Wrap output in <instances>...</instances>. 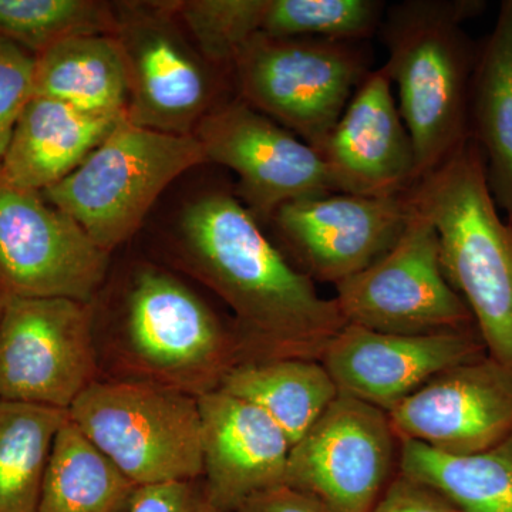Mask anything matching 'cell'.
Masks as SVG:
<instances>
[{"instance_id": "obj_12", "label": "cell", "mask_w": 512, "mask_h": 512, "mask_svg": "<svg viewBox=\"0 0 512 512\" xmlns=\"http://www.w3.org/2000/svg\"><path fill=\"white\" fill-rule=\"evenodd\" d=\"M397 441L386 412L339 394L293 444L284 485L325 512H372L392 483Z\"/></svg>"}, {"instance_id": "obj_17", "label": "cell", "mask_w": 512, "mask_h": 512, "mask_svg": "<svg viewBox=\"0 0 512 512\" xmlns=\"http://www.w3.org/2000/svg\"><path fill=\"white\" fill-rule=\"evenodd\" d=\"M318 153L345 194L399 197L416 184L412 138L382 67L357 87Z\"/></svg>"}, {"instance_id": "obj_8", "label": "cell", "mask_w": 512, "mask_h": 512, "mask_svg": "<svg viewBox=\"0 0 512 512\" xmlns=\"http://www.w3.org/2000/svg\"><path fill=\"white\" fill-rule=\"evenodd\" d=\"M114 39L126 66V119L161 133L192 136L217 106L222 70L208 63L175 13V0L113 2Z\"/></svg>"}, {"instance_id": "obj_11", "label": "cell", "mask_w": 512, "mask_h": 512, "mask_svg": "<svg viewBox=\"0 0 512 512\" xmlns=\"http://www.w3.org/2000/svg\"><path fill=\"white\" fill-rule=\"evenodd\" d=\"M110 256L42 192L0 180V285L8 296L93 303Z\"/></svg>"}, {"instance_id": "obj_22", "label": "cell", "mask_w": 512, "mask_h": 512, "mask_svg": "<svg viewBox=\"0 0 512 512\" xmlns=\"http://www.w3.org/2000/svg\"><path fill=\"white\" fill-rule=\"evenodd\" d=\"M220 389L264 410L292 446L339 396L322 362L306 359L241 363L225 376Z\"/></svg>"}, {"instance_id": "obj_3", "label": "cell", "mask_w": 512, "mask_h": 512, "mask_svg": "<svg viewBox=\"0 0 512 512\" xmlns=\"http://www.w3.org/2000/svg\"><path fill=\"white\" fill-rule=\"evenodd\" d=\"M406 197L436 229L444 274L487 355L512 372V229L498 214L480 147L468 138Z\"/></svg>"}, {"instance_id": "obj_21", "label": "cell", "mask_w": 512, "mask_h": 512, "mask_svg": "<svg viewBox=\"0 0 512 512\" xmlns=\"http://www.w3.org/2000/svg\"><path fill=\"white\" fill-rule=\"evenodd\" d=\"M35 96L89 113L126 116L127 73L116 39L72 37L36 55Z\"/></svg>"}, {"instance_id": "obj_18", "label": "cell", "mask_w": 512, "mask_h": 512, "mask_svg": "<svg viewBox=\"0 0 512 512\" xmlns=\"http://www.w3.org/2000/svg\"><path fill=\"white\" fill-rule=\"evenodd\" d=\"M202 483L229 512L252 495L284 485L292 444L254 403L217 389L198 397Z\"/></svg>"}, {"instance_id": "obj_31", "label": "cell", "mask_w": 512, "mask_h": 512, "mask_svg": "<svg viewBox=\"0 0 512 512\" xmlns=\"http://www.w3.org/2000/svg\"><path fill=\"white\" fill-rule=\"evenodd\" d=\"M372 512H461L426 485L399 474L386 488Z\"/></svg>"}, {"instance_id": "obj_15", "label": "cell", "mask_w": 512, "mask_h": 512, "mask_svg": "<svg viewBox=\"0 0 512 512\" xmlns=\"http://www.w3.org/2000/svg\"><path fill=\"white\" fill-rule=\"evenodd\" d=\"M387 416L399 441L453 456L481 453L512 430V372L490 356L451 367Z\"/></svg>"}, {"instance_id": "obj_16", "label": "cell", "mask_w": 512, "mask_h": 512, "mask_svg": "<svg viewBox=\"0 0 512 512\" xmlns=\"http://www.w3.org/2000/svg\"><path fill=\"white\" fill-rule=\"evenodd\" d=\"M485 356L476 328L393 335L346 325L320 362L339 394L389 413L433 377Z\"/></svg>"}, {"instance_id": "obj_33", "label": "cell", "mask_w": 512, "mask_h": 512, "mask_svg": "<svg viewBox=\"0 0 512 512\" xmlns=\"http://www.w3.org/2000/svg\"><path fill=\"white\" fill-rule=\"evenodd\" d=\"M6 299H8V293L5 292L3 286L0 285V318H2L3 308H5Z\"/></svg>"}, {"instance_id": "obj_23", "label": "cell", "mask_w": 512, "mask_h": 512, "mask_svg": "<svg viewBox=\"0 0 512 512\" xmlns=\"http://www.w3.org/2000/svg\"><path fill=\"white\" fill-rule=\"evenodd\" d=\"M399 474L443 495L461 512H512V430L493 447L467 456L402 441Z\"/></svg>"}, {"instance_id": "obj_6", "label": "cell", "mask_w": 512, "mask_h": 512, "mask_svg": "<svg viewBox=\"0 0 512 512\" xmlns=\"http://www.w3.org/2000/svg\"><path fill=\"white\" fill-rule=\"evenodd\" d=\"M363 42L258 33L231 66L238 97L316 151L370 73Z\"/></svg>"}, {"instance_id": "obj_32", "label": "cell", "mask_w": 512, "mask_h": 512, "mask_svg": "<svg viewBox=\"0 0 512 512\" xmlns=\"http://www.w3.org/2000/svg\"><path fill=\"white\" fill-rule=\"evenodd\" d=\"M235 512H325L318 501L288 485H279L247 498Z\"/></svg>"}, {"instance_id": "obj_2", "label": "cell", "mask_w": 512, "mask_h": 512, "mask_svg": "<svg viewBox=\"0 0 512 512\" xmlns=\"http://www.w3.org/2000/svg\"><path fill=\"white\" fill-rule=\"evenodd\" d=\"M96 322V320H94ZM100 379L163 387L192 397L220 389L244 363L232 322L225 323L178 276L151 264L128 275L116 308L94 325Z\"/></svg>"}, {"instance_id": "obj_7", "label": "cell", "mask_w": 512, "mask_h": 512, "mask_svg": "<svg viewBox=\"0 0 512 512\" xmlns=\"http://www.w3.org/2000/svg\"><path fill=\"white\" fill-rule=\"evenodd\" d=\"M67 416L137 487L202 478L197 397L99 379L77 397Z\"/></svg>"}, {"instance_id": "obj_9", "label": "cell", "mask_w": 512, "mask_h": 512, "mask_svg": "<svg viewBox=\"0 0 512 512\" xmlns=\"http://www.w3.org/2000/svg\"><path fill=\"white\" fill-rule=\"evenodd\" d=\"M94 302L8 296L0 318V400L69 410L100 379Z\"/></svg>"}, {"instance_id": "obj_30", "label": "cell", "mask_w": 512, "mask_h": 512, "mask_svg": "<svg viewBox=\"0 0 512 512\" xmlns=\"http://www.w3.org/2000/svg\"><path fill=\"white\" fill-rule=\"evenodd\" d=\"M128 512H229L215 504L202 480L138 487Z\"/></svg>"}, {"instance_id": "obj_26", "label": "cell", "mask_w": 512, "mask_h": 512, "mask_svg": "<svg viewBox=\"0 0 512 512\" xmlns=\"http://www.w3.org/2000/svg\"><path fill=\"white\" fill-rule=\"evenodd\" d=\"M114 3L100 0H0V36L33 55L79 36H113Z\"/></svg>"}, {"instance_id": "obj_27", "label": "cell", "mask_w": 512, "mask_h": 512, "mask_svg": "<svg viewBox=\"0 0 512 512\" xmlns=\"http://www.w3.org/2000/svg\"><path fill=\"white\" fill-rule=\"evenodd\" d=\"M379 0H266L261 33L363 42L382 26Z\"/></svg>"}, {"instance_id": "obj_28", "label": "cell", "mask_w": 512, "mask_h": 512, "mask_svg": "<svg viewBox=\"0 0 512 512\" xmlns=\"http://www.w3.org/2000/svg\"><path fill=\"white\" fill-rule=\"evenodd\" d=\"M266 0H175V13L201 56L231 73L249 39L261 33Z\"/></svg>"}, {"instance_id": "obj_34", "label": "cell", "mask_w": 512, "mask_h": 512, "mask_svg": "<svg viewBox=\"0 0 512 512\" xmlns=\"http://www.w3.org/2000/svg\"><path fill=\"white\" fill-rule=\"evenodd\" d=\"M508 222V225H510L511 229H512V217L510 218V220H507Z\"/></svg>"}, {"instance_id": "obj_14", "label": "cell", "mask_w": 512, "mask_h": 512, "mask_svg": "<svg viewBox=\"0 0 512 512\" xmlns=\"http://www.w3.org/2000/svg\"><path fill=\"white\" fill-rule=\"evenodd\" d=\"M413 215L406 194L379 198L335 192L288 202L272 221L299 271L312 281L336 285L387 254Z\"/></svg>"}, {"instance_id": "obj_25", "label": "cell", "mask_w": 512, "mask_h": 512, "mask_svg": "<svg viewBox=\"0 0 512 512\" xmlns=\"http://www.w3.org/2000/svg\"><path fill=\"white\" fill-rule=\"evenodd\" d=\"M66 410L0 400V512H37Z\"/></svg>"}, {"instance_id": "obj_20", "label": "cell", "mask_w": 512, "mask_h": 512, "mask_svg": "<svg viewBox=\"0 0 512 512\" xmlns=\"http://www.w3.org/2000/svg\"><path fill=\"white\" fill-rule=\"evenodd\" d=\"M468 137L480 147L495 205L512 217V0L478 47L468 104Z\"/></svg>"}, {"instance_id": "obj_29", "label": "cell", "mask_w": 512, "mask_h": 512, "mask_svg": "<svg viewBox=\"0 0 512 512\" xmlns=\"http://www.w3.org/2000/svg\"><path fill=\"white\" fill-rule=\"evenodd\" d=\"M36 56L0 36V167L10 138L35 97Z\"/></svg>"}, {"instance_id": "obj_5", "label": "cell", "mask_w": 512, "mask_h": 512, "mask_svg": "<svg viewBox=\"0 0 512 512\" xmlns=\"http://www.w3.org/2000/svg\"><path fill=\"white\" fill-rule=\"evenodd\" d=\"M208 164L194 134L161 133L123 117L72 174L42 194L111 252L137 234L165 188Z\"/></svg>"}, {"instance_id": "obj_4", "label": "cell", "mask_w": 512, "mask_h": 512, "mask_svg": "<svg viewBox=\"0 0 512 512\" xmlns=\"http://www.w3.org/2000/svg\"><path fill=\"white\" fill-rule=\"evenodd\" d=\"M480 0H407L386 10L382 67L399 92L412 138L417 180L468 140V104L478 47L463 23L480 15Z\"/></svg>"}, {"instance_id": "obj_10", "label": "cell", "mask_w": 512, "mask_h": 512, "mask_svg": "<svg viewBox=\"0 0 512 512\" xmlns=\"http://www.w3.org/2000/svg\"><path fill=\"white\" fill-rule=\"evenodd\" d=\"M335 288L348 325L393 335L476 328L444 274L436 229L416 210L387 254Z\"/></svg>"}, {"instance_id": "obj_1", "label": "cell", "mask_w": 512, "mask_h": 512, "mask_svg": "<svg viewBox=\"0 0 512 512\" xmlns=\"http://www.w3.org/2000/svg\"><path fill=\"white\" fill-rule=\"evenodd\" d=\"M177 254L184 271L231 309L244 363L320 362L348 325L335 299L319 295L231 192H207L184 208Z\"/></svg>"}, {"instance_id": "obj_13", "label": "cell", "mask_w": 512, "mask_h": 512, "mask_svg": "<svg viewBox=\"0 0 512 512\" xmlns=\"http://www.w3.org/2000/svg\"><path fill=\"white\" fill-rule=\"evenodd\" d=\"M194 136L207 163L238 175V194L256 221L272 220L288 202L339 192L315 148L235 97L221 101Z\"/></svg>"}, {"instance_id": "obj_24", "label": "cell", "mask_w": 512, "mask_h": 512, "mask_svg": "<svg viewBox=\"0 0 512 512\" xmlns=\"http://www.w3.org/2000/svg\"><path fill=\"white\" fill-rule=\"evenodd\" d=\"M137 488L67 416L53 444L37 512H128Z\"/></svg>"}, {"instance_id": "obj_19", "label": "cell", "mask_w": 512, "mask_h": 512, "mask_svg": "<svg viewBox=\"0 0 512 512\" xmlns=\"http://www.w3.org/2000/svg\"><path fill=\"white\" fill-rule=\"evenodd\" d=\"M126 116H107L35 96L16 124L0 180L43 192L72 174Z\"/></svg>"}]
</instances>
